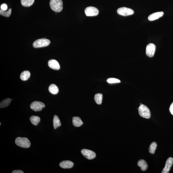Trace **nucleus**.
<instances>
[{
    "mask_svg": "<svg viewBox=\"0 0 173 173\" xmlns=\"http://www.w3.org/2000/svg\"><path fill=\"white\" fill-rule=\"evenodd\" d=\"M45 107V104L40 101H34L31 103L30 105L31 109L35 111H41L42 110V108Z\"/></svg>",
    "mask_w": 173,
    "mask_h": 173,
    "instance_id": "obj_6",
    "label": "nucleus"
},
{
    "mask_svg": "<svg viewBox=\"0 0 173 173\" xmlns=\"http://www.w3.org/2000/svg\"><path fill=\"white\" fill-rule=\"evenodd\" d=\"M12 173H24V172L20 170H15L13 171Z\"/></svg>",
    "mask_w": 173,
    "mask_h": 173,
    "instance_id": "obj_28",
    "label": "nucleus"
},
{
    "mask_svg": "<svg viewBox=\"0 0 173 173\" xmlns=\"http://www.w3.org/2000/svg\"><path fill=\"white\" fill-rule=\"evenodd\" d=\"M155 44L150 43L147 46L146 49V54L150 58H152L155 54Z\"/></svg>",
    "mask_w": 173,
    "mask_h": 173,
    "instance_id": "obj_9",
    "label": "nucleus"
},
{
    "mask_svg": "<svg viewBox=\"0 0 173 173\" xmlns=\"http://www.w3.org/2000/svg\"><path fill=\"white\" fill-rule=\"evenodd\" d=\"M53 123L54 129H55L58 127L60 126L61 125L60 121L58 116L55 115L53 120Z\"/></svg>",
    "mask_w": 173,
    "mask_h": 173,
    "instance_id": "obj_18",
    "label": "nucleus"
},
{
    "mask_svg": "<svg viewBox=\"0 0 173 173\" xmlns=\"http://www.w3.org/2000/svg\"><path fill=\"white\" fill-rule=\"evenodd\" d=\"M12 11V9L10 8L8 11H3L1 9L0 10V14L1 15L3 16L7 17H9L11 15Z\"/></svg>",
    "mask_w": 173,
    "mask_h": 173,
    "instance_id": "obj_24",
    "label": "nucleus"
},
{
    "mask_svg": "<svg viewBox=\"0 0 173 173\" xmlns=\"http://www.w3.org/2000/svg\"><path fill=\"white\" fill-rule=\"evenodd\" d=\"M1 9L3 11H6L8 9V6L7 4H3L1 5Z\"/></svg>",
    "mask_w": 173,
    "mask_h": 173,
    "instance_id": "obj_26",
    "label": "nucleus"
},
{
    "mask_svg": "<svg viewBox=\"0 0 173 173\" xmlns=\"http://www.w3.org/2000/svg\"><path fill=\"white\" fill-rule=\"evenodd\" d=\"M22 5L24 7H30L34 4V0H21Z\"/></svg>",
    "mask_w": 173,
    "mask_h": 173,
    "instance_id": "obj_22",
    "label": "nucleus"
},
{
    "mask_svg": "<svg viewBox=\"0 0 173 173\" xmlns=\"http://www.w3.org/2000/svg\"><path fill=\"white\" fill-rule=\"evenodd\" d=\"M139 115L142 118L149 119L151 117V113L149 109L146 106L141 104L138 108Z\"/></svg>",
    "mask_w": 173,
    "mask_h": 173,
    "instance_id": "obj_3",
    "label": "nucleus"
},
{
    "mask_svg": "<svg viewBox=\"0 0 173 173\" xmlns=\"http://www.w3.org/2000/svg\"><path fill=\"white\" fill-rule=\"evenodd\" d=\"M51 43L49 40L46 38H41L36 40L33 44V46L34 48H42L48 46Z\"/></svg>",
    "mask_w": 173,
    "mask_h": 173,
    "instance_id": "obj_4",
    "label": "nucleus"
},
{
    "mask_svg": "<svg viewBox=\"0 0 173 173\" xmlns=\"http://www.w3.org/2000/svg\"><path fill=\"white\" fill-rule=\"evenodd\" d=\"M48 66L50 68L55 70H58L60 69V65L58 61L55 60H49L48 63Z\"/></svg>",
    "mask_w": 173,
    "mask_h": 173,
    "instance_id": "obj_11",
    "label": "nucleus"
},
{
    "mask_svg": "<svg viewBox=\"0 0 173 173\" xmlns=\"http://www.w3.org/2000/svg\"><path fill=\"white\" fill-rule=\"evenodd\" d=\"M137 165L141 167V170L142 171H145L148 168V166L147 163L144 160L141 159L138 161Z\"/></svg>",
    "mask_w": 173,
    "mask_h": 173,
    "instance_id": "obj_15",
    "label": "nucleus"
},
{
    "mask_svg": "<svg viewBox=\"0 0 173 173\" xmlns=\"http://www.w3.org/2000/svg\"><path fill=\"white\" fill-rule=\"evenodd\" d=\"M30 76V73L28 71H23L20 76V77L22 80L26 81L29 79Z\"/></svg>",
    "mask_w": 173,
    "mask_h": 173,
    "instance_id": "obj_17",
    "label": "nucleus"
},
{
    "mask_svg": "<svg viewBox=\"0 0 173 173\" xmlns=\"http://www.w3.org/2000/svg\"><path fill=\"white\" fill-rule=\"evenodd\" d=\"M157 146V144L155 142H154L152 143L149 148V151L150 153L152 154L155 153Z\"/></svg>",
    "mask_w": 173,
    "mask_h": 173,
    "instance_id": "obj_23",
    "label": "nucleus"
},
{
    "mask_svg": "<svg viewBox=\"0 0 173 173\" xmlns=\"http://www.w3.org/2000/svg\"><path fill=\"white\" fill-rule=\"evenodd\" d=\"M49 92L53 94H56L58 92L59 89L58 87L55 84H51L48 88Z\"/></svg>",
    "mask_w": 173,
    "mask_h": 173,
    "instance_id": "obj_16",
    "label": "nucleus"
},
{
    "mask_svg": "<svg viewBox=\"0 0 173 173\" xmlns=\"http://www.w3.org/2000/svg\"><path fill=\"white\" fill-rule=\"evenodd\" d=\"M72 124L74 126L79 127L83 124L81 119L79 117H74L72 119Z\"/></svg>",
    "mask_w": 173,
    "mask_h": 173,
    "instance_id": "obj_14",
    "label": "nucleus"
},
{
    "mask_svg": "<svg viewBox=\"0 0 173 173\" xmlns=\"http://www.w3.org/2000/svg\"><path fill=\"white\" fill-rule=\"evenodd\" d=\"M15 142L18 146L24 148H29L31 145L29 140L26 138L18 137L16 138Z\"/></svg>",
    "mask_w": 173,
    "mask_h": 173,
    "instance_id": "obj_2",
    "label": "nucleus"
},
{
    "mask_svg": "<svg viewBox=\"0 0 173 173\" xmlns=\"http://www.w3.org/2000/svg\"><path fill=\"white\" fill-rule=\"evenodd\" d=\"M173 164V158L171 157L169 158L166 161L165 166L163 169L161 173H168Z\"/></svg>",
    "mask_w": 173,
    "mask_h": 173,
    "instance_id": "obj_10",
    "label": "nucleus"
},
{
    "mask_svg": "<svg viewBox=\"0 0 173 173\" xmlns=\"http://www.w3.org/2000/svg\"><path fill=\"white\" fill-rule=\"evenodd\" d=\"M30 120L32 124L34 125L37 126L40 121L41 119L40 117L38 116H32L30 118Z\"/></svg>",
    "mask_w": 173,
    "mask_h": 173,
    "instance_id": "obj_19",
    "label": "nucleus"
},
{
    "mask_svg": "<svg viewBox=\"0 0 173 173\" xmlns=\"http://www.w3.org/2000/svg\"><path fill=\"white\" fill-rule=\"evenodd\" d=\"M107 82L109 83H118L121 82V81L118 79L115 78H109L107 80Z\"/></svg>",
    "mask_w": 173,
    "mask_h": 173,
    "instance_id": "obj_25",
    "label": "nucleus"
},
{
    "mask_svg": "<svg viewBox=\"0 0 173 173\" xmlns=\"http://www.w3.org/2000/svg\"><path fill=\"white\" fill-rule=\"evenodd\" d=\"M85 15L88 16H96L98 15L99 11L97 8L93 7H87L85 10Z\"/></svg>",
    "mask_w": 173,
    "mask_h": 173,
    "instance_id": "obj_7",
    "label": "nucleus"
},
{
    "mask_svg": "<svg viewBox=\"0 0 173 173\" xmlns=\"http://www.w3.org/2000/svg\"><path fill=\"white\" fill-rule=\"evenodd\" d=\"M0 125H1V123H0Z\"/></svg>",
    "mask_w": 173,
    "mask_h": 173,
    "instance_id": "obj_29",
    "label": "nucleus"
},
{
    "mask_svg": "<svg viewBox=\"0 0 173 173\" xmlns=\"http://www.w3.org/2000/svg\"><path fill=\"white\" fill-rule=\"evenodd\" d=\"M50 5L51 9L54 12H59L62 11L63 8L62 0H51Z\"/></svg>",
    "mask_w": 173,
    "mask_h": 173,
    "instance_id": "obj_1",
    "label": "nucleus"
},
{
    "mask_svg": "<svg viewBox=\"0 0 173 173\" xmlns=\"http://www.w3.org/2000/svg\"><path fill=\"white\" fill-rule=\"evenodd\" d=\"M169 110L171 114L173 115V102L171 104V105H170Z\"/></svg>",
    "mask_w": 173,
    "mask_h": 173,
    "instance_id": "obj_27",
    "label": "nucleus"
},
{
    "mask_svg": "<svg viewBox=\"0 0 173 173\" xmlns=\"http://www.w3.org/2000/svg\"><path fill=\"white\" fill-rule=\"evenodd\" d=\"M74 165V163L70 161H61L59 164L60 166L63 169H70Z\"/></svg>",
    "mask_w": 173,
    "mask_h": 173,
    "instance_id": "obj_13",
    "label": "nucleus"
},
{
    "mask_svg": "<svg viewBox=\"0 0 173 173\" xmlns=\"http://www.w3.org/2000/svg\"><path fill=\"white\" fill-rule=\"evenodd\" d=\"M12 99L10 98H6L3 100L0 103V108H3L8 107Z\"/></svg>",
    "mask_w": 173,
    "mask_h": 173,
    "instance_id": "obj_20",
    "label": "nucleus"
},
{
    "mask_svg": "<svg viewBox=\"0 0 173 173\" xmlns=\"http://www.w3.org/2000/svg\"><path fill=\"white\" fill-rule=\"evenodd\" d=\"M163 12H157L151 14L148 17V19L150 21H153L161 18L163 15Z\"/></svg>",
    "mask_w": 173,
    "mask_h": 173,
    "instance_id": "obj_12",
    "label": "nucleus"
},
{
    "mask_svg": "<svg viewBox=\"0 0 173 173\" xmlns=\"http://www.w3.org/2000/svg\"><path fill=\"white\" fill-rule=\"evenodd\" d=\"M81 153L82 155L88 159H93L96 157L95 153L91 150L83 149L81 150Z\"/></svg>",
    "mask_w": 173,
    "mask_h": 173,
    "instance_id": "obj_8",
    "label": "nucleus"
},
{
    "mask_svg": "<svg viewBox=\"0 0 173 173\" xmlns=\"http://www.w3.org/2000/svg\"><path fill=\"white\" fill-rule=\"evenodd\" d=\"M117 12L119 15L124 16L132 15L134 13V11L133 10L126 7H122L118 8Z\"/></svg>",
    "mask_w": 173,
    "mask_h": 173,
    "instance_id": "obj_5",
    "label": "nucleus"
},
{
    "mask_svg": "<svg viewBox=\"0 0 173 173\" xmlns=\"http://www.w3.org/2000/svg\"><path fill=\"white\" fill-rule=\"evenodd\" d=\"M103 95L102 94H96L94 97L95 102L98 105H101L102 103Z\"/></svg>",
    "mask_w": 173,
    "mask_h": 173,
    "instance_id": "obj_21",
    "label": "nucleus"
}]
</instances>
